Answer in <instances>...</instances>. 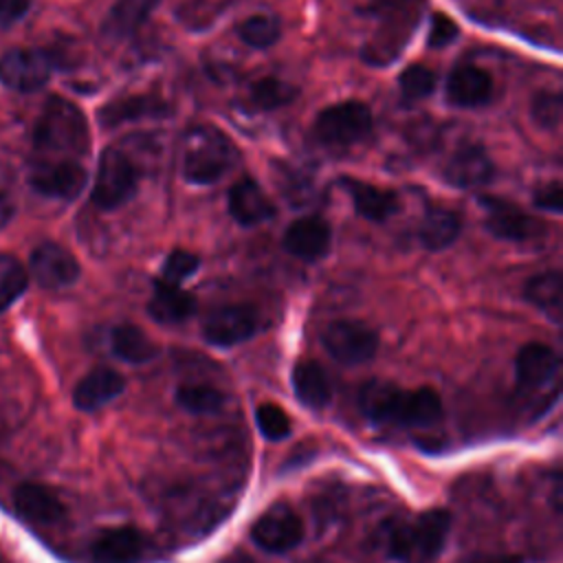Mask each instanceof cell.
<instances>
[{
    "mask_svg": "<svg viewBox=\"0 0 563 563\" xmlns=\"http://www.w3.org/2000/svg\"><path fill=\"white\" fill-rule=\"evenodd\" d=\"M361 411L380 424L422 427L442 413V400L435 389H400L387 380H369L358 394Z\"/></svg>",
    "mask_w": 563,
    "mask_h": 563,
    "instance_id": "1",
    "label": "cell"
},
{
    "mask_svg": "<svg viewBox=\"0 0 563 563\" xmlns=\"http://www.w3.org/2000/svg\"><path fill=\"white\" fill-rule=\"evenodd\" d=\"M449 530L451 515L442 508H431L413 519L391 523L385 532V550L402 563H429L442 552Z\"/></svg>",
    "mask_w": 563,
    "mask_h": 563,
    "instance_id": "2",
    "label": "cell"
},
{
    "mask_svg": "<svg viewBox=\"0 0 563 563\" xmlns=\"http://www.w3.org/2000/svg\"><path fill=\"white\" fill-rule=\"evenodd\" d=\"M238 161L231 139L211 125L189 128L183 141V176L194 185L220 180Z\"/></svg>",
    "mask_w": 563,
    "mask_h": 563,
    "instance_id": "3",
    "label": "cell"
},
{
    "mask_svg": "<svg viewBox=\"0 0 563 563\" xmlns=\"http://www.w3.org/2000/svg\"><path fill=\"white\" fill-rule=\"evenodd\" d=\"M35 145L53 154L81 156L90 147V134L84 112L68 99L53 95L37 119Z\"/></svg>",
    "mask_w": 563,
    "mask_h": 563,
    "instance_id": "4",
    "label": "cell"
},
{
    "mask_svg": "<svg viewBox=\"0 0 563 563\" xmlns=\"http://www.w3.org/2000/svg\"><path fill=\"white\" fill-rule=\"evenodd\" d=\"M372 110L363 101L350 99L323 108L312 123V134L323 145H352L372 132Z\"/></svg>",
    "mask_w": 563,
    "mask_h": 563,
    "instance_id": "5",
    "label": "cell"
},
{
    "mask_svg": "<svg viewBox=\"0 0 563 563\" xmlns=\"http://www.w3.org/2000/svg\"><path fill=\"white\" fill-rule=\"evenodd\" d=\"M136 191V167L119 147H106L99 156V167L92 185V202L112 211L123 207Z\"/></svg>",
    "mask_w": 563,
    "mask_h": 563,
    "instance_id": "6",
    "label": "cell"
},
{
    "mask_svg": "<svg viewBox=\"0 0 563 563\" xmlns=\"http://www.w3.org/2000/svg\"><path fill=\"white\" fill-rule=\"evenodd\" d=\"M321 343L334 361L343 365H361L376 354L378 334L363 321L339 319L325 325Z\"/></svg>",
    "mask_w": 563,
    "mask_h": 563,
    "instance_id": "7",
    "label": "cell"
},
{
    "mask_svg": "<svg viewBox=\"0 0 563 563\" xmlns=\"http://www.w3.org/2000/svg\"><path fill=\"white\" fill-rule=\"evenodd\" d=\"M251 539L264 552L282 554L303 539V523L288 504H275L251 526Z\"/></svg>",
    "mask_w": 563,
    "mask_h": 563,
    "instance_id": "8",
    "label": "cell"
},
{
    "mask_svg": "<svg viewBox=\"0 0 563 563\" xmlns=\"http://www.w3.org/2000/svg\"><path fill=\"white\" fill-rule=\"evenodd\" d=\"M53 59L40 48H11L0 57V81L18 92L40 90L51 77Z\"/></svg>",
    "mask_w": 563,
    "mask_h": 563,
    "instance_id": "9",
    "label": "cell"
},
{
    "mask_svg": "<svg viewBox=\"0 0 563 563\" xmlns=\"http://www.w3.org/2000/svg\"><path fill=\"white\" fill-rule=\"evenodd\" d=\"M257 330V314L251 306L229 303L216 308L202 323V336L218 347H231L251 339Z\"/></svg>",
    "mask_w": 563,
    "mask_h": 563,
    "instance_id": "10",
    "label": "cell"
},
{
    "mask_svg": "<svg viewBox=\"0 0 563 563\" xmlns=\"http://www.w3.org/2000/svg\"><path fill=\"white\" fill-rule=\"evenodd\" d=\"M418 2L420 0H372L369 4V11L374 15H378L383 20L385 26H389V33L385 35V40L374 46V48H367L365 51V59L367 64H383V62H389V55H387V48L394 46L391 51L398 53L400 44L398 42H407V35H405V26L411 31L413 24H416V13H418Z\"/></svg>",
    "mask_w": 563,
    "mask_h": 563,
    "instance_id": "11",
    "label": "cell"
},
{
    "mask_svg": "<svg viewBox=\"0 0 563 563\" xmlns=\"http://www.w3.org/2000/svg\"><path fill=\"white\" fill-rule=\"evenodd\" d=\"M29 183L42 196L70 200V198L79 196V191L84 189L86 169L73 158L44 161L31 169Z\"/></svg>",
    "mask_w": 563,
    "mask_h": 563,
    "instance_id": "12",
    "label": "cell"
},
{
    "mask_svg": "<svg viewBox=\"0 0 563 563\" xmlns=\"http://www.w3.org/2000/svg\"><path fill=\"white\" fill-rule=\"evenodd\" d=\"M479 202L486 209V229L497 240L523 242L532 240L541 231V224L510 200L497 196H479Z\"/></svg>",
    "mask_w": 563,
    "mask_h": 563,
    "instance_id": "13",
    "label": "cell"
},
{
    "mask_svg": "<svg viewBox=\"0 0 563 563\" xmlns=\"http://www.w3.org/2000/svg\"><path fill=\"white\" fill-rule=\"evenodd\" d=\"M332 244V229L319 216H301L288 224L284 231V249L303 260L317 262L321 260Z\"/></svg>",
    "mask_w": 563,
    "mask_h": 563,
    "instance_id": "14",
    "label": "cell"
},
{
    "mask_svg": "<svg viewBox=\"0 0 563 563\" xmlns=\"http://www.w3.org/2000/svg\"><path fill=\"white\" fill-rule=\"evenodd\" d=\"M145 537L132 526L101 530L90 541L92 563H139L145 554Z\"/></svg>",
    "mask_w": 563,
    "mask_h": 563,
    "instance_id": "15",
    "label": "cell"
},
{
    "mask_svg": "<svg viewBox=\"0 0 563 563\" xmlns=\"http://www.w3.org/2000/svg\"><path fill=\"white\" fill-rule=\"evenodd\" d=\"M31 273L44 288H64L77 282L79 264L68 249L44 242L31 253Z\"/></svg>",
    "mask_w": 563,
    "mask_h": 563,
    "instance_id": "16",
    "label": "cell"
},
{
    "mask_svg": "<svg viewBox=\"0 0 563 563\" xmlns=\"http://www.w3.org/2000/svg\"><path fill=\"white\" fill-rule=\"evenodd\" d=\"M442 176L451 187H462V189L479 187L493 180L495 163L490 161V156L482 145L468 143L453 152V156L444 165Z\"/></svg>",
    "mask_w": 563,
    "mask_h": 563,
    "instance_id": "17",
    "label": "cell"
},
{
    "mask_svg": "<svg viewBox=\"0 0 563 563\" xmlns=\"http://www.w3.org/2000/svg\"><path fill=\"white\" fill-rule=\"evenodd\" d=\"M339 185L350 194L356 213L369 222H385L400 209V198L394 189H380L350 176H341Z\"/></svg>",
    "mask_w": 563,
    "mask_h": 563,
    "instance_id": "18",
    "label": "cell"
},
{
    "mask_svg": "<svg viewBox=\"0 0 563 563\" xmlns=\"http://www.w3.org/2000/svg\"><path fill=\"white\" fill-rule=\"evenodd\" d=\"M227 209L231 218L242 227H255L275 216V207L262 191L257 180L240 178L227 194Z\"/></svg>",
    "mask_w": 563,
    "mask_h": 563,
    "instance_id": "19",
    "label": "cell"
},
{
    "mask_svg": "<svg viewBox=\"0 0 563 563\" xmlns=\"http://www.w3.org/2000/svg\"><path fill=\"white\" fill-rule=\"evenodd\" d=\"M493 77L475 66L462 64L455 66L446 79V99L460 108H477L490 101Z\"/></svg>",
    "mask_w": 563,
    "mask_h": 563,
    "instance_id": "20",
    "label": "cell"
},
{
    "mask_svg": "<svg viewBox=\"0 0 563 563\" xmlns=\"http://www.w3.org/2000/svg\"><path fill=\"white\" fill-rule=\"evenodd\" d=\"M559 354L545 343H526L515 358V376L519 387L537 389L548 385L559 372Z\"/></svg>",
    "mask_w": 563,
    "mask_h": 563,
    "instance_id": "21",
    "label": "cell"
},
{
    "mask_svg": "<svg viewBox=\"0 0 563 563\" xmlns=\"http://www.w3.org/2000/svg\"><path fill=\"white\" fill-rule=\"evenodd\" d=\"M15 510L33 523H57L66 515L64 501L44 484H20L13 490Z\"/></svg>",
    "mask_w": 563,
    "mask_h": 563,
    "instance_id": "22",
    "label": "cell"
},
{
    "mask_svg": "<svg viewBox=\"0 0 563 563\" xmlns=\"http://www.w3.org/2000/svg\"><path fill=\"white\" fill-rule=\"evenodd\" d=\"M125 387L123 376L112 367H95L90 369L73 391V402L81 411H95L106 402L114 400Z\"/></svg>",
    "mask_w": 563,
    "mask_h": 563,
    "instance_id": "23",
    "label": "cell"
},
{
    "mask_svg": "<svg viewBox=\"0 0 563 563\" xmlns=\"http://www.w3.org/2000/svg\"><path fill=\"white\" fill-rule=\"evenodd\" d=\"M169 106L156 95H128L117 97L99 110V123L103 128H117L128 121H139L147 117H167Z\"/></svg>",
    "mask_w": 563,
    "mask_h": 563,
    "instance_id": "24",
    "label": "cell"
},
{
    "mask_svg": "<svg viewBox=\"0 0 563 563\" xmlns=\"http://www.w3.org/2000/svg\"><path fill=\"white\" fill-rule=\"evenodd\" d=\"M196 310V299L178 284L163 279L154 282V295L147 303V312L158 323H180Z\"/></svg>",
    "mask_w": 563,
    "mask_h": 563,
    "instance_id": "25",
    "label": "cell"
},
{
    "mask_svg": "<svg viewBox=\"0 0 563 563\" xmlns=\"http://www.w3.org/2000/svg\"><path fill=\"white\" fill-rule=\"evenodd\" d=\"M292 389L297 400L310 409H323L332 398L325 369L317 361H299L292 369Z\"/></svg>",
    "mask_w": 563,
    "mask_h": 563,
    "instance_id": "26",
    "label": "cell"
},
{
    "mask_svg": "<svg viewBox=\"0 0 563 563\" xmlns=\"http://www.w3.org/2000/svg\"><path fill=\"white\" fill-rule=\"evenodd\" d=\"M462 231V218L446 207H429L420 222V242L429 251L451 246Z\"/></svg>",
    "mask_w": 563,
    "mask_h": 563,
    "instance_id": "27",
    "label": "cell"
},
{
    "mask_svg": "<svg viewBox=\"0 0 563 563\" xmlns=\"http://www.w3.org/2000/svg\"><path fill=\"white\" fill-rule=\"evenodd\" d=\"M156 4L158 0H117L103 20V33L112 40L134 35Z\"/></svg>",
    "mask_w": 563,
    "mask_h": 563,
    "instance_id": "28",
    "label": "cell"
},
{
    "mask_svg": "<svg viewBox=\"0 0 563 563\" xmlns=\"http://www.w3.org/2000/svg\"><path fill=\"white\" fill-rule=\"evenodd\" d=\"M523 297L543 310L550 319L561 321L563 312V275L559 271L537 273L523 284Z\"/></svg>",
    "mask_w": 563,
    "mask_h": 563,
    "instance_id": "29",
    "label": "cell"
},
{
    "mask_svg": "<svg viewBox=\"0 0 563 563\" xmlns=\"http://www.w3.org/2000/svg\"><path fill=\"white\" fill-rule=\"evenodd\" d=\"M110 347L114 356L125 363H147L158 354V345L136 325L121 323L110 332Z\"/></svg>",
    "mask_w": 563,
    "mask_h": 563,
    "instance_id": "30",
    "label": "cell"
},
{
    "mask_svg": "<svg viewBox=\"0 0 563 563\" xmlns=\"http://www.w3.org/2000/svg\"><path fill=\"white\" fill-rule=\"evenodd\" d=\"M251 103L260 110H277L299 97V88L279 77H262L251 86Z\"/></svg>",
    "mask_w": 563,
    "mask_h": 563,
    "instance_id": "31",
    "label": "cell"
},
{
    "mask_svg": "<svg viewBox=\"0 0 563 563\" xmlns=\"http://www.w3.org/2000/svg\"><path fill=\"white\" fill-rule=\"evenodd\" d=\"M176 402L180 409L196 413V416H207V413H218L224 407V394L211 385H180L176 389Z\"/></svg>",
    "mask_w": 563,
    "mask_h": 563,
    "instance_id": "32",
    "label": "cell"
},
{
    "mask_svg": "<svg viewBox=\"0 0 563 563\" xmlns=\"http://www.w3.org/2000/svg\"><path fill=\"white\" fill-rule=\"evenodd\" d=\"M238 35L246 46L264 51V48H271L279 40L282 26L275 15L255 13L238 24Z\"/></svg>",
    "mask_w": 563,
    "mask_h": 563,
    "instance_id": "33",
    "label": "cell"
},
{
    "mask_svg": "<svg viewBox=\"0 0 563 563\" xmlns=\"http://www.w3.org/2000/svg\"><path fill=\"white\" fill-rule=\"evenodd\" d=\"M26 282L29 275L24 264L11 253H0V312L15 303V299L26 290Z\"/></svg>",
    "mask_w": 563,
    "mask_h": 563,
    "instance_id": "34",
    "label": "cell"
},
{
    "mask_svg": "<svg viewBox=\"0 0 563 563\" xmlns=\"http://www.w3.org/2000/svg\"><path fill=\"white\" fill-rule=\"evenodd\" d=\"M398 88L407 103L427 99L435 88V73L422 64H411L400 73Z\"/></svg>",
    "mask_w": 563,
    "mask_h": 563,
    "instance_id": "35",
    "label": "cell"
},
{
    "mask_svg": "<svg viewBox=\"0 0 563 563\" xmlns=\"http://www.w3.org/2000/svg\"><path fill=\"white\" fill-rule=\"evenodd\" d=\"M255 424L260 433L268 440H282L290 433V418L275 402H262L255 409Z\"/></svg>",
    "mask_w": 563,
    "mask_h": 563,
    "instance_id": "36",
    "label": "cell"
},
{
    "mask_svg": "<svg viewBox=\"0 0 563 563\" xmlns=\"http://www.w3.org/2000/svg\"><path fill=\"white\" fill-rule=\"evenodd\" d=\"M198 266H200V260H198L196 253L185 251V249H174L167 255V260H165V264L161 268V277L158 279L180 286V282L189 279L198 271Z\"/></svg>",
    "mask_w": 563,
    "mask_h": 563,
    "instance_id": "37",
    "label": "cell"
},
{
    "mask_svg": "<svg viewBox=\"0 0 563 563\" xmlns=\"http://www.w3.org/2000/svg\"><path fill=\"white\" fill-rule=\"evenodd\" d=\"M532 119L545 128V130H554L559 128L561 123V114H563V99H561V92H539L534 99H532Z\"/></svg>",
    "mask_w": 563,
    "mask_h": 563,
    "instance_id": "38",
    "label": "cell"
},
{
    "mask_svg": "<svg viewBox=\"0 0 563 563\" xmlns=\"http://www.w3.org/2000/svg\"><path fill=\"white\" fill-rule=\"evenodd\" d=\"M457 33H460L457 24L446 13H433L427 42L431 48H442V46H449L457 37Z\"/></svg>",
    "mask_w": 563,
    "mask_h": 563,
    "instance_id": "39",
    "label": "cell"
},
{
    "mask_svg": "<svg viewBox=\"0 0 563 563\" xmlns=\"http://www.w3.org/2000/svg\"><path fill=\"white\" fill-rule=\"evenodd\" d=\"M534 205L541 207V209L561 213V211H563V185H561L559 180H552L550 185L541 187V189L534 194Z\"/></svg>",
    "mask_w": 563,
    "mask_h": 563,
    "instance_id": "40",
    "label": "cell"
},
{
    "mask_svg": "<svg viewBox=\"0 0 563 563\" xmlns=\"http://www.w3.org/2000/svg\"><path fill=\"white\" fill-rule=\"evenodd\" d=\"M35 0H0V26L18 22L31 9Z\"/></svg>",
    "mask_w": 563,
    "mask_h": 563,
    "instance_id": "41",
    "label": "cell"
},
{
    "mask_svg": "<svg viewBox=\"0 0 563 563\" xmlns=\"http://www.w3.org/2000/svg\"><path fill=\"white\" fill-rule=\"evenodd\" d=\"M462 563H526L523 556L510 554V552H482V554H471Z\"/></svg>",
    "mask_w": 563,
    "mask_h": 563,
    "instance_id": "42",
    "label": "cell"
},
{
    "mask_svg": "<svg viewBox=\"0 0 563 563\" xmlns=\"http://www.w3.org/2000/svg\"><path fill=\"white\" fill-rule=\"evenodd\" d=\"M13 216V202L11 198L0 189V227H4Z\"/></svg>",
    "mask_w": 563,
    "mask_h": 563,
    "instance_id": "43",
    "label": "cell"
},
{
    "mask_svg": "<svg viewBox=\"0 0 563 563\" xmlns=\"http://www.w3.org/2000/svg\"><path fill=\"white\" fill-rule=\"evenodd\" d=\"M317 563H328V561H317Z\"/></svg>",
    "mask_w": 563,
    "mask_h": 563,
    "instance_id": "44",
    "label": "cell"
}]
</instances>
